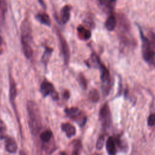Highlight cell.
<instances>
[{"label":"cell","instance_id":"cell-29","mask_svg":"<svg viewBox=\"0 0 155 155\" xmlns=\"http://www.w3.org/2000/svg\"><path fill=\"white\" fill-rule=\"evenodd\" d=\"M63 96H64L65 99H68L70 97V93H69V91H67V90H65L64 93H63Z\"/></svg>","mask_w":155,"mask_h":155},{"label":"cell","instance_id":"cell-17","mask_svg":"<svg viewBox=\"0 0 155 155\" xmlns=\"http://www.w3.org/2000/svg\"><path fill=\"white\" fill-rule=\"evenodd\" d=\"M116 23L117 20L116 17L114 15H111L107 19L105 22V27L107 30L113 31L116 26Z\"/></svg>","mask_w":155,"mask_h":155},{"label":"cell","instance_id":"cell-1","mask_svg":"<svg viewBox=\"0 0 155 155\" xmlns=\"http://www.w3.org/2000/svg\"><path fill=\"white\" fill-rule=\"evenodd\" d=\"M27 111L30 131L33 134H36L42 127V117L39 108L36 102L28 101L27 104Z\"/></svg>","mask_w":155,"mask_h":155},{"label":"cell","instance_id":"cell-28","mask_svg":"<svg viewBox=\"0 0 155 155\" xmlns=\"http://www.w3.org/2000/svg\"><path fill=\"white\" fill-rule=\"evenodd\" d=\"M150 38H151V39L150 40V42H151V44H153V45L155 47V34H154V33L151 34Z\"/></svg>","mask_w":155,"mask_h":155},{"label":"cell","instance_id":"cell-2","mask_svg":"<svg viewBox=\"0 0 155 155\" xmlns=\"http://www.w3.org/2000/svg\"><path fill=\"white\" fill-rule=\"evenodd\" d=\"M140 36L142 41V54L143 59L148 63L152 64L155 59V47L150 39L146 37L140 27L138 26Z\"/></svg>","mask_w":155,"mask_h":155},{"label":"cell","instance_id":"cell-16","mask_svg":"<svg viewBox=\"0 0 155 155\" xmlns=\"http://www.w3.org/2000/svg\"><path fill=\"white\" fill-rule=\"evenodd\" d=\"M35 18L36 20L39 21L41 24L48 27H50L51 25V19L48 14L45 13H40L37 14Z\"/></svg>","mask_w":155,"mask_h":155},{"label":"cell","instance_id":"cell-5","mask_svg":"<svg viewBox=\"0 0 155 155\" xmlns=\"http://www.w3.org/2000/svg\"><path fill=\"white\" fill-rule=\"evenodd\" d=\"M21 42H25L30 44L33 41L32 37V31L30 23L27 19H25L21 23Z\"/></svg>","mask_w":155,"mask_h":155},{"label":"cell","instance_id":"cell-23","mask_svg":"<svg viewBox=\"0 0 155 155\" xmlns=\"http://www.w3.org/2000/svg\"><path fill=\"white\" fill-rule=\"evenodd\" d=\"M88 97H89V99L92 102H97L99 99V94L97 90L96 89H92L89 93Z\"/></svg>","mask_w":155,"mask_h":155},{"label":"cell","instance_id":"cell-15","mask_svg":"<svg viewBox=\"0 0 155 155\" xmlns=\"http://www.w3.org/2000/svg\"><path fill=\"white\" fill-rule=\"evenodd\" d=\"M10 90H9V94H10V101L12 102V104L13 105L15 104V99L16 96L17 91H16V84L13 79V78L10 76Z\"/></svg>","mask_w":155,"mask_h":155},{"label":"cell","instance_id":"cell-12","mask_svg":"<svg viewBox=\"0 0 155 155\" xmlns=\"http://www.w3.org/2000/svg\"><path fill=\"white\" fill-rule=\"evenodd\" d=\"M61 127V130L65 133L67 137L68 138L73 137L76 134V128L70 123H63Z\"/></svg>","mask_w":155,"mask_h":155},{"label":"cell","instance_id":"cell-6","mask_svg":"<svg viewBox=\"0 0 155 155\" xmlns=\"http://www.w3.org/2000/svg\"><path fill=\"white\" fill-rule=\"evenodd\" d=\"M99 119L104 128H108L110 126L111 122V114L108 105L107 104H105L100 110Z\"/></svg>","mask_w":155,"mask_h":155},{"label":"cell","instance_id":"cell-4","mask_svg":"<svg viewBox=\"0 0 155 155\" xmlns=\"http://www.w3.org/2000/svg\"><path fill=\"white\" fill-rule=\"evenodd\" d=\"M101 71V79L102 82V93L104 96H107L111 88V78L108 69L102 64L99 67Z\"/></svg>","mask_w":155,"mask_h":155},{"label":"cell","instance_id":"cell-9","mask_svg":"<svg viewBox=\"0 0 155 155\" xmlns=\"http://www.w3.org/2000/svg\"><path fill=\"white\" fill-rule=\"evenodd\" d=\"M102 9L107 13H111L115 7L116 0H98Z\"/></svg>","mask_w":155,"mask_h":155},{"label":"cell","instance_id":"cell-31","mask_svg":"<svg viewBox=\"0 0 155 155\" xmlns=\"http://www.w3.org/2000/svg\"><path fill=\"white\" fill-rule=\"evenodd\" d=\"M2 42H3V39H2V38L0 36V46L2 44Z\"/></svg>","mask_w":155,"mask_h":155},{"label":"cell","instance_id":"cell-18","mask_svg":"<svg viewBox=\"0 0 155 155\" xmlns=\"http://www.w3.org/2000/svg\"><path fill=\"white\" fill-rule=\"evenodd\" d=\"M22 51L27 59H30L33 56V48L30 44L21 42Z\"/></svg>","mask_w":155,"mask_h":155},{"label":"cell","instance_id":"cell-19","mask_svg":"<svg viewBox=\"0 0 155 155\" xmlns=\"http://www.w3.org/2000/svg\"><path fill=\"white\" fill-rule=\"evenodd\" d=\"M53 51V50L52 48H50V47H45L44 52V53L42 56V58H41V62L45 65H47L48 62H49Z\"/></svg>","mask_w":155,"mask_h":155},{"label":"cell","instance_id":"cell-7","mask_svg":"<svg viewBox=\"0 0 155 155\" xmlns=\"http://www.w3.org/2000/svg\"><path fill=\"white\" fill-rule=\"evenodd\" d=\"M58 38L60 42V45L61 48V52L64 58V62L66 65H67L69 62L70 61V49L68 45V43L65 39V38L62 35V34L58 31Z\"/></svg>","mask_w":155,"mask_h":155},{"label":"cell","instance_id":"cell-8","mask_svg":"<svg viewBox=\"0 0 155 155\" xmlns=\"http://www.w3.org/2000/svg\"><path fill=\"white\" fill-rule=\"evenodd\" d=\"M55 91L53 85L47 81H43L40 86V91L44 97H46L48 95H51Z\"/></svg>","mask_w":155,"mask_h":155},{"label":"cell","instance_id":"cell-20","mask_svg":"<svg viewBox=\"0 0 155 155\" xmlns=\"http://www.w3.org/2000/svg\"><path fill=\"white\" fill-rule=\"evenodd\" d=\"M78 31L81 38L85 40L89 39L91 36V31L89 30L85 29L82 25H79L78 27Z\"/></svg>","mask_w":155,"mask_h":155},{"label":"cell","instance_id":"cell-14","mask_svg":"<svg viewBox=\"0 0 155 155\" xmlns=\"http://www.w3.org/2000/svg\"><path fill=\"white\" fill-rule=\"evenodd\" d=\"M106 150L109 155H115L116 153V147L115 141L113 137H108L106 142Z\"/></svg>","mask_w":155,"mask_h":155},{"label":"cell","instance_id":"cell-32","mask_svg":"<svg viewBox=\"0 0 155 155\" xmlns=\"http://www.w3.org/2000/svg\"><path fill=\"white\" fill-rule=\"evenodd\" d=\"M60 155H67V154L66 153H65L64 151H62V152L60 153Z\"/></svg>","mask_w":155,"mask_h":155},{"label":"cell","instance_id":"cell-21","mask_svg":"<svg viewBox=\"0 0 155 155\" xmlns=\"http://www.w3.org/2000/svg\"><path fill=\"white\" fill-rule=\"evenodd\" d=\"M52 136L53 134L51 131L47 130L42 132V133L40 134V139L44 143H47L50 142V140L52 138Z\"/></svg>","mask_w":155,"mask_h":155},{"label":"cell","instance_id":"cell-30","mask_svg":"<svg viewBox=\"0 0 155 155\" xmlns=\"http://www.w3.org/2000/svg\"><path fill=\"white\" fill-rule=\"evenodd\" d=\"M19 155H27L24 151H20L19 152Z\"/></svg>","mask_w":155,"mask_h":155},{"label":"cell","instance_id":"cell-25","mask_svg":"<svg viewBox=\"0 0 155 155\" xmlns=\"http://www.w3.org/2000/svg\"><path fill=\"white\" fill-rule=\"evenodd\" d=\"M105 141V137L103 135L99 136L96 142V148L97 150H101L104 146Z\"/></svg>","mask_w":155,"mask_h":155},{"label":"cell","instance_id":"cell-10","mask_svg":"<svg viewBox=\"0 0 155 155\" xmlns=\"http://www.w3.org/2000/svg\"><path fill=\"white\" fill-rule=\"evenodd\" d=\"M5 148L7 151L10 153H15L18 149V145L15 140L12 137H5Z\"/></svg>","mask_w":155,"mask_h":155},{"label":"cell","instance_id":"cell-13","mask_svg":"<svg viewBox=\"0 0 155 155\" xmlns=\"http://www.w3.org/2000/svg\"><path fill=\"white\" fill-rule=\"evenodd\" d=\"M86 64L90 67L97 68H99L101 65L102 64V63L100 61L99 58L95 53H92L91 54L88 60L86 61Z\"/></svg>","mask_w":155,"mask_h":155},{"label":"cell","instance_id":"cell-22","mask_svg":"<svg viewBox=\"0 0 155 155\" xmlns=\"http://www.w3.org/2000/svg\"><path fill=\"white\" fill-rule=\"evenodd\" d=\"M73 150L71 155H79L82 149L81 142L79 140H75L73 142Z\"/></svg>","mask_w":155,"mask_h":155},{"label":"cell","instance_id":"cell-26","mask_svg":"<svg viewBox=\"0 0 155 155\" xmlns=\"http://www.w3.org/2000/svg\"><path fill=\"white\" fill-rule=\"evenodd\" d=\"M6 131V127L2 121L0 120V139L5 138L7 136L5 133Z\"/></svg>","mask_w":155,"mask_h":155},{"label":"cell","instance_id":"cell-3","mask_svg":"<svg viewBox=\"0 0 155 155\" xmlns=\"http://www.w3.org/2000/svg\"><path fill=\"white\" fill-rule=\"evenodd\" d=\"M65 113L68 117L75 121L81 127H83L87 122L85 114L78 107L66 108Z\"/></svg>","mask_w":155,"mask_h":155},{"label":"cell","instance_id":"cell-33","mask_svg":"<svg viewBox=\"0 0 155 155\" xmlns=\"http://www.w3.org/2000/svg\"><path fill=\"white\" fill-rule=\"evenodd\" d=\"M154 66H155V63H154Z\"/></svg>","mask_w":155,"mask_h":155},{"label":"cell","instance_id":"cell-27","mask_svg":"<svg viewBox=\"0 0 155 155\" xmlns=\"http://www.w3.org/2000/svg\"><path fill=\"white\" fill-rule=\"evenodd\" d=\"M147 122H148V125L150 127H153L155 125V113L151 114L148 116Z\"/></svg>","mask_w":155,"mask_h":155},{"label":"cell","instance_id":"cell-11","mask_svg":"<svg viewBox=\"0 0 155 155\" xmlns=\"http://www.w3.org/2000/svg\"><path fill=\"white\" fill-rule=\"evenodd\" d=\"M70 6L66 5L64 6L60 12V20L62 24H65L70 20Z\"/></svg>","mask_w":155,"mask_h":155},{"label":"cell","instance_id":"cell-24","mask_svg":"<svg viewBox=\"0 0 155 155\" xmlns=\"http://www.w3.org/2000/svg\"><path fill=\"white\" fill-rule=\"evenodd\" d=\"M78 81L81 87L84 90H85L87 87V82L85 78L82 74H79L78 78Z\"/></svg>","mask_w":155,"mask_h":155}]
</instances>
